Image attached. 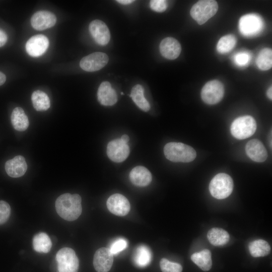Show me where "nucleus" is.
Returning <instances> with one entry per match:
<instances>
[{"label": "nucleus", "mask_w": 272, "mask_h": 272, "mask_svg": "<svg viewBox=\"0 0 272 272\" xmlns=\"http://www.w3.org/2000/svg\"><path fill=\"white\" fill-rule=\"evenodd\" d=\"M82 199L78 194L64 193L55 201V209L58 215L65 220H77L82 212Z\"/></svg>", "instance_id": "nucleus-1"}, {"label": "nucleus", "mask_w": 272, "mask_h": 272, "mask_svg": "<svg viewBox=\"0 0 272 272\" xmlns=\"http://www.w3.org/2000/svg\"><path fill=\"white\" fill-rule=\"evenodd\" d=\"M164 153L168 160L174 162L188 163L196 157L193 148L182 143H167L164 148Z\"/></svg>", "instance_id": "nucleus-2"}, {"label": "nucleus", "mask_w": 272, "mask_h": 272, "mask_svg": "<svg viewBox=\"0 0 272 272\" xmlns=\"http://www.w3.org/2000/svg\"><path fill=\"white\" fill-rule=\"evenodd\" d=\"M233 181L227 174L220 173L215 176L209 184V190L215 198L222 199L228 197L233 189Z\"/></svg>", "instance_id": "nucleus-3"}, {"label": "nucleus", "mask_w": 272, "mask_h": 272, "mask_svg": "<svg viewBox=\"0 0 272 272\" xmlns=\"http://www.w3.org/2000/svg\"><path fill=\"white\" fill-rule=\"evenodd\" d=\"M218 10V5L216 1H199L192 7L190 14L199 25H202L213 17Z\"/></svg>", "instance_id": "nucleus-4"}, {"label": "nucleus", "mask_w": 272, "mask_h": 272, "mask_svg": "<svg viewBox=\"0 0 272 272\" xmlns=\"http://www.w3.org/2000/svg\"><path fill=\"white\" fill-rule=\"evenodd\" d=\"M256 127V122L254 118L245 115L235 119L231 125L230 130L234 138L238 140H244L252 135Z\"/></svg>", "instance_id": "nucleus-5"}, {"label": "nucleus", "mask_w": 272, "mask_h": 272, "mask_svg": "<svg viewBox=\"0 0 272 272\" xmlns=\"http://www.w3.org/2000/svg\"><path fill=\"white\" fill-rule=\"evenodd\" d=\"M58 272H78L79 260L75 251L69 247L60 249L56 253Z\"/></svg>", "instance_id": "nucleus-6"}, {"label": "nucleus", "mask_w": 272, "mask_h": 272, "mask_svg": "<svg viewBox=\"0 0 272 272\" xmlns=\"http://www.w3.org/2000/svg\"><path fill=\"white\" fill-rule=\"evenodd\" d=\"M223 84L218 80H214L207 83L201 91V98L206 104L214 105L222 99L224 94Z\"/></svg>", "instance_id": "nucleus-7"}, {"label": "nucleus", "mask_w": 272, "mask_h": 272, "mask_svg": "<svg viewBox=\"0 0 272 272\" xmlns=\"http://www.w3.org/2000/svg\"><path fill=\"white\" fill-rule=\"evenodd\" d=\"M261 18L256 14H247L242 16L239 22V29L242 35L247 37L255 36L263 28Z\"/></svg>", "instance_id": "nucleus-8"}, {"label": "nucleus", "mask_w": 272, "mask_h": 272, "mask_svg": "<svg viewBox=\"0 0 272 272\" xmlns=\"http://www.w3.org/2000/svg\"><path fill=\"white\" fill-rule=\"evenodd\" d=\"M108 60V56L106 53L96 52L83 57L80 60V66L86 72H95L105 66Z\"/></svg>", "instance_id": "nucleus-9"}, {"label": "nucleus", "mask_w": 272, "mask_h": 272, "mask_svg": "<svg viewBox=\"0 0 272 272\" xmlns=\"http://www.w3.org/2000/svg\"><path fill=\"white\" fill-rule=\"evenodd\" d=\"M129 148L127 144L120 139H115L110 141L107 145V154L112 161L117 163L122 162L128 156Z\"/></svg>", "instance_id": "nucleus-10"}, {"label": "nucleus", "mask_w": 272, "mask_h": 272, "mask_svg": "<svg viewBox=\"0 0 272 272\" xmlns=\"http://www.w3.org/2000/svg\"><path fill=\"white\" fill-rule=\"evenodd\" d=\"M107 207L113 214L118 216H125L128 214L130 205L124 195L115 193L111 195L107 200Z\"/></svg>", "instance_id": "nucleus-11"}, {"label": "nucleus", "mask_w": 272, "mask_h": 272, "mask_svg": "<svg viewBox=\"0 0 272 272\" xmlns=\"http://www.w3.org/2000/svg\"><path fill=\"white\" fill-rule=\"evenodd\" d=\"M113 262V255L110 249L102 247L95 253L93 265L97 272H108L111 269Z\"/></svg>", "instance_id": "nucleus-12"}, {"label": "nucleus", "mask_w": 272, "mask_h": 272, "mask_svg": "<svg viewBox=\"0 0 272 272\" xmlns=\"http://www.w3.org/2000/svg\"><path fill=\"white\" fill-rule=\"evenodd\" d=\"M89 30L91 36L98 44L104 46L108 43L110 33L104 22L100 20H95L90 23Z\"/></svg>", "instance_id": "nucleus-13"}, {"label": "nucleus", "mask_w": 272, "mask_h": 272, "mask_svg": "<svg viewBox=\"0 0 272 272\" xmlns=\"http://www.w3.org/2000/svg\"><path fill=\"white\" fill-rule=\"evenodd\" d=\"M55 15L47 11H39L32 16L30 22L32 27L37 30H44L53 27L56 23Z\"/></svg>", "instance_id": "nucleus-14"}, {"label": "nucleus", "mask_w": 272, "mask_h": 272, "mask_svg": "<svg viewBox=\"0 0 272 272\" xmlns=\"http://www.w3.org/2000/svg\"><path fill=\"white\" fill-rule=\"evenodd\" d=\"M49 46L47 37L38 34L31 37L26 43L27 52L31 56L37 57L42 55Z\"/></svg>", "instance_id": "nucleus-15"}, {"label": "nucleus", "mask_w": 272, "mask_h": 272, "mask_svg": "<svg viewBox=\"0 0 272 272\" xmlns=\"http://www.w3.org/2000/svg\"><path fill=\"white\" fill-rule=\"evenodd\" d=\"M159 48L161 55L170 60L177 58L181 51L180 43L172 37L164 38L160 42Z\"/></svg>", "instance_id": "nucleus-16"}, {"label": "nucleus", "mask_w": 272, "mask_h": 272, "mask_svg": "<svg viewBox=\"0 0 272 272\" xmlns=\"http://www.w3.org/2000/svg\"><path fill=\"white\" fill-rule=\"evenodd\" d=\"M247 156L253 161L263 162L267 157V151L263 144L258 140L253 139L247 142L245 146Z\"/></svg>", "instance_id": "nucleus-17"}, {"label": "nucleus", "mask_w": 272, "mask_h": 272, "mask_svg": "<svg viewBox=\"0 0 272 272\" xmlns=\"http://www.w3.org/2000/svg\"><path fill=\"white\" fill-rule=\"evenodd\" d=\"M27 169V165L24 157L18 155L6 162L5 170L11 177L17 178L23 176Z\"/></svg>", "instance_id": "nucleus-18"}, {"label": "nucleus", "mask_w": 272, "mask_h": 272, "mask_svg": "<svg viewBox=\"0 0 272 272\" xmlns=\"http://www.w3.org/2000/svg\"><path fill=\"white\" fill-rule=\"evenodd\" d=\"M98 100L104 106H112L117 101L115 90L108 82H103L99 86L97 92Z\"/></svg>", "instance_id": "nucleus-19"}, {"label": "nucleus", "mask_w": 272, "mask_h": 272, "mask_svg": "<svg viewBox=\"0 0 272 272\" xmlns=\"http://www.w3.org/2000/svg\"><path fill=\"white\" fill-rule=\"evenodd\" d=\"M129 177L133 184L140 187L148 185L152 179L151 172L142 166H138L133 168L130 172Z\"/></svg>", "instance_id": "nucleus-20"}, {"label": "nucleus", "mask_w": 272, "mask_h": 272, "mask_svg": "<svg viewBox=\"0 0 272 272\" xmlns=\"http://www.w3.org/2000/svg\"><path fill=\"white\" fill-rule=\"evenodd\" d=\"M11 122L14 128L18 131H24L29 126V122L24 110L19 107L14 109L11 114Z\"/></svg>", "instance_id": "nucleus-21"}, {"label": "nucleus", "mask_w": 272, "mask_h": 272, "mask_svg": "<svg viewBox=\"0 0 272 272\" xmlns=\"http://www.w3.org/2000/svg\"><path fill=\"white\" fill-rule=\"evenodd\" d=\"M207 237L210 243L216 246H223L230 240L229 233L219 228L211 229L208 232Z\"/></svg>", "instance_id": "nucleus-22"}, {"label": "nucleus", "mask_w": 272, "mask_h": 272, "mask_svg": "<svg viewBox=\"0 0 272 272\" xmlns=\"http://www.w3.org/2000/svg\"><path fill=\"white\" fill-rule=\"evenodd\" d=\"M191 259L203 271L209 270L212 266L211 253L208 249H203L192 254Z\"/></svg>", "instance_id": "nucleus-23"}, {"label": "nucleus", "mask_w": 272, "mask_h": 272, "mask_svg": "<svg viewBox=\"0 0 272 272\" xmlns=\"http://www.w3.org/2000/svg\"><path fill=\"white\" fill-rule=\"evenodd\" d=\"M32 244L34 250L39 253H48L52 246L49 237L43 232L39 233L34 236Z\"/></svg>", "instance_id": "nucleus-24"}, {"label": "nucleus", "mask_w": 272, "mask_h": 272, "mask_svg": "<svg viewBox=\"0 0 272 272\" xmlns=\"http://www.w3.org/2000/svg\"><path fill=\"white\" fill-rule=\"evenodd\" d=\"M129 96L141 110L145 112L150 110V105L144 97V89L142 86L137 84L133 86Z\"/></svg>", "instance_id": "nucleus-25"}, {"label": "nucleus", "mask_w": 272, "mask_h": 272, "mask_svg": "<svg viewBox=\"0 0 272 272\" xmlns=\"http://www.w3.org/2000/svg\"><path fill=\"white\" fill-rule=\"evenodd\" d=\"M248 248L250 254L254 257L266 256L270 251L269 244L262 239L252 241L249 243Z\"/></svg>", "instance_id": "nucleus-26"}, {"label": "nucleus", "mask_w": 272, "mask_h": 272, "mask_svg": "<svg viewBox=\"0 0 272 272\" xmlns=\"http://www.w3.org/2000/svg\"><path fill=\"white\" fill-rule=\"evenodd\" d=\"M34 108L39 111H46L50 106V101L47 95L40 90H36L31 95Z\"/></svg>", "instance_id": "nucleus-27"}, {"label": "nucleus", "mask_w": 272, "mask_h": 272, "mask_svg": "<svg viewBox=\"0 0 272 272\" xmlns=\"http://www.w3.org/2000/svg\"><path fill=\"white\" fill-rule=\"evenodd\" d=\"M135 264L140 267H144L151 262L152 253L150 249L145 245H140L137 248L134 255Z\"/></svg>", "instance_id": "nucleus-28"}, {"label": "nucleus", "mask_w": 272, "mask_h": 272, "mask_svg": "<svg viewBox=\"0 0 272 272\" xmlns=\"http://www.w3.org/2000/svg\"><path fill=\"white\" fill-rule=\"evenodd\" d=\"M258 67L262 71H266L272 66V51L269 48L262 49L259 53L256 60Z\"/></svg>", "instance_id": "nucleus-29"}, {"label": "nucleus", "mask_w": 272, "mask_h": 272, "mask_svg": "<svg viewBox=\"0 0 272 272\" xmlns=\"http://www.w3.org/2000/svg\"><path fill=\"white\" fill-rule=\"evenodd\" d=\"M236 43V39L233 35L229 34L221 37L217 45V51L220 53H226L230 51Z\"/></svg>", "instance_id": "nucleus-30"}, {"label": "nucleus", "mask_w": 272, "mask_h": 272, "mask_svg": "<svg viewBox=\"0 0 272 272\" xmlns=\"http://www.w3.org/2000/svg\"><path fill=\"white\" fill-rule=\"evenodd\" d=\"M160 266L162 272H182V266L175 262H171L163 258L160 261Z\"/></svg>", "instance_id": "nucleus-31"}, {"label": "nucleus", "mask_w": 272, "mask_h": 272, "mask_svg": "<svg viewBox=\"0 0 272 272\" xmlns=\"http://www.w3.org/2000/svg\"><path fill=\"white\" fill-rule=\"evenodd\" d=\"M11 214V208L7 202L0 200V225L6 223Z\"/></svg>", "instance_id": "nucleus-32"}, {"label": "nucleus", "mask_w": 272, "mask_h": 272, "mask_svg": "<svg viewBox=\"0 0 272 272\" xmlns=\"http://www.w3.org/2000/svg\"><path fill=\"white\" fill-rule=\"evenodd\" d=\"M127 246V241L124 239L120 238L112 244L110 250L113 255L116 254L125 249Z\"/></svg>", "instance_id": "nucleus-33"}, {"label": "nucleus", "mask_w": 272, "mask_h": 272, "mask_svg": "<svg viewBox=\"0 0 272 272\" xmlns=\"http://www.w3.org/2000/svg\"><path fill=\"white\" fill-rule=\"evenodd\" d=\"M250 60V55L246 52H239L234 57L235 63L240 66L247 64Z\"/></svg>", "instance_id": "nucleus-34"}, {"label": "nucleus", "mask_w": 272, "mask_h": 272, "mask_svg": "<svg viewBox=\"0 0 272 272\" xmlns=\"http://www.w3.org/2000/svg\"><path fill=\"white\" fill-rule=\"evenodd\" d=\"M150 7L153 11L161 13L166 10L167 4L164 0H152L150 1Z\"/></svg>", "instance_id": "nucleus-35"}, {"label": "nucleus", "mask_w": 272, "mask_h": 272, "mask_svg": "<svg viewBox=\"0 0 272 272\" xmlns=\"http://www.w3.org/2000/svg\"><path fill=\"white\" fill-rule=\"evenodd\" d=\"M7 41V35L6 32L0 28V47L4 46Z\"/></svg>", "instance_id": "nucleus-36"}, {"label": "nucleus", "mask_w": 272, "mask_h": 272, "mask_svg": "<svg viewBox=\"0 0 272 272\" xmlns=\"http://www.w3.org/2000/svg\"><path fill=\"white\" fill-rule=\"evenodd\" d=\"M6 81V77L4 74L0 72V86L3 85Z\"/></svg>", "instance_id": "nucleus-37"}, {"label": "nucleus", "mask_w": 272, "mask_h": 272, "mask_svg": "<svg viewBox=\"0 0 272 272\" xmlns=\"http://www.w3.org/2000/svg\"><path fill=\"white\" fill-rule=\"evenodd\" d=\"M117 2L122 5H128L132 3L134 1L132 0H117Z\"/></svg>", "instance_id": "nucleus-38"}, {"label": "nucleus", "mask_w": 272, "mask_h": 272, "mask_svg": "<svg viewBox=\"0 0 272 272\" xmlns=\"http://www.w3.org/2000/svg\"><path fill=\"white\" fill-rule=\"evenodd\" d=\"M120 140L124 143H126L127 144V142H128L129 141V137L126 134H124L121 137V139Z\"/></svg>", "instance_id": "nucleus-39"}, {"label": "nucleus", "mask_w": 272, "mask_h": 272, "mask_svg": "<svg viewBox=\"0 0 272 272\" xmlns=\"http://www.w3.org/2000/svg\"><path fill=\"white\" fill-rule=\"evenodd\" d=\"M267 96L268 97V98L270 100L272 99V87L270 86L267 91Z\"/></svg>", "instance_id": "nucleus-40"}, {"label": "nucleus", "mask_w": 272, "mask_h": 272, "mask_svg": "<svg viewBox=\"0 0 272 272\" xmlns=\"http://www.w3.org/2000/svg\"><path fill=\"white\" fill-rule=\"evenodd\" d=\"M121 94L122 95H123V93L121 92Z\"/></svg>", "instance_id": "nucleus-41"}]
</instances>
